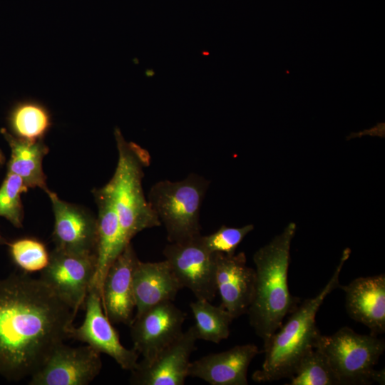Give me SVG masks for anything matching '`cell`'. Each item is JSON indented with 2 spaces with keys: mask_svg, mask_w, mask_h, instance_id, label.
Here are the masks:
<instances>
[{
  "mask_svg": "<svg viewBox=\"0 0 385 385\" xmlns=\"http://www.w3.org/2000/svg\"><path fill=\"white\" fill-rule=\"evenodd\" d=\"M133 282L135 317L160 303L172 302L183 288L166 260L154 262L138 260Z\"/></svg>",
  "mask_w": 385,
  "mask_h": 385,
  "instance_id": "d6986e66",
  "label": "cell"
},
{
  "mask_svg": "<svg viewBox=\"0 0 385 385\" xmlns=\"http://www.w3.org/2000/svg\"><path fill=\"white\" fill-rule=\"evenodd\" d=\"M118 153L115 173L107 183L117 211L125 244L138 232L161 225L143 188V168L150 164L148 152L127 141L118 128L114 130Z\"/></svg>",
  "mask_w": 385,
  "mask_h": 385,
  "instance_id": "277c9868",
  "label": "cell"
},
{
  "mask_svg": "<svg viewBox=\"0 0 385 385\" xmlns=\"http://www.w3.org/2000/svg\"><path fill=\"white\" fill-rule=\"evenodd\" d=\"M185 313L171 301L160 303L134 317L130 327L133 347L143 359L150 361L183 332Z\"/></svg>",
  "mask_w": 385,
  "mask_h": 385,
  "instance_id": "30bf717a",
  "label": "cell"
},
{
  "mask_svg": "<svg viewBox=\"0 0 385 385\" xmlns=\"http://www.w3.org/2000/svg\"><path fill=\"white\" fill-rule=\"evenodd\" d=\"M54 215L52 233L55 248L75 254L96 255L97 218L83 207L46 192Z\"/></svg>",
  "mask_w": 385,
  "mask_h": 385,
  "instance_id": "4fadbf2b",
  "label": "cell"
},
{
  "mask_svg": "<svg viewBox=\"0 0 385 385\" xmlns=\"http://www.w3.org/2000/svg\"><path fill=\"white\" fill-rule=\"evenodd\" d=\"M198 340L195 325L150 361L142 360L130 371L135 385H183L188 377L190 358Z\"/></svg>",
  "mask_w": 385,
  "mask_h": 385,
  "instance_id": "7c38bea8",
  "label": "cell"
},
{
  "mask_svg": "<svg viewBox=\"0 0 385 385\" xmlns=\"http://www.w3.org/2000/svg\"><path fill=\"white\" fill-rule=\"evenodd\" d=\"M96 254L81 255L54 248L40 279L76 313L85 307L96 270Z\"/></svg>",
  "mask_w": 385,
  "mask_h": 385,
  "instance_id": "52a82bcc",
  "label": "cell"
},
{
  "mask_svg": "<svg viewBox=\"0 0 385 385\" xmlns=\"http://www.w3.org/2000/svg\"><path fill=\"white\" fill-rule=\"evenodd\" d=\"M0 131L11 149L7 173L19 176L28 188H38L47 192L49 189L42 165L49 148L43 138L30 140L16 137L4 128Z\"/></svg>",
  "mask_w": 385,
  "mask_h": 385,
  "instance_id": "ffe728a7",
  "label": "cell"
},
{
  "mask_svg": "<svg viewBox=\"0 0 385 385\" xmlns=\"http://www.w3.org/2000/svg\"><path fill=\"white\" fill-rule=\"evenodd\" d=\"M139 259L128 243L113 260L105 276L101 302L111 322L130 325L135 308L133 272Z\"/></svg>",
  "mask_w": 385,
  "mask_h": 385,
  "instance_id": "5bb4252c",
  "label": "cell"
},
{
  "mask_svg": "<svg viewBox=\"0 0 385 385\" xmlns=\"http://www.w3.org/2000/svg\"><path fill=\"white\" fill-rule=\"evenodd\" d=\"M14 263L24 273L43 270L48 264L50 252L34 238H22L8 243Z\"/></svg>",
  "mask_w": 385,
  "mask_h": 385,
  "instance_id": "cb8c5ba5",
  "label": "cell"
},
{
  "mask_svg": "<svg viewBox=\"0 0 385 385\" xmlns=\"http://www.w3.org/2000/svg\"><path fill=\"white\" fill-rule=\"evenodd\" d=\"M6 240L0 234V245L6 244Z\"/></svg>",
  "mask_w": 385,
  "mask_h": 385,
  "instance_id": "83f0119b",
  "label": "cell"
},
{
  "mask_svg": "<svg viewBox=\"0 0 385 385\" xmlns=\"http://www.w3.org/2000/svg\"><path fill=\"white\" fill-rule=\"evenodd\" d=\"M8 121L15 136L30 140L42 139L52 123L48 110L33 100L15 104L10 111Z\"/></svg>",
  "mask_w": 385,
  "mask_h": 385,
  "instance_id": "44dd1931",
  "label": "cell"
},
{
  "mask_svg": "<svg viewBox=\"0 0 385 385\" xmlns=\"http://www.w3.org/2000/svg\"><path fill=\"white\" fill-rule=\"evenodd\" d=\"M289 385H339V379L327 356L312 349L299 360Z\"/></svg>",
  "mask_w": 385,
  "mask_h": 385,
  "instance_id": "603a6c76",
  "label": "cell"
},
{
  "mask_svg": "<svg viewBox=\"0 0 385 385\" xmlns=\"http://www.w3.org/2000/svg\"><path fill=\"white\" fill-rule=\"evenodd\" d=\"M346 294V309L355 321L367 327L371 334L385 332V274L361 277L339 285Z\"/></svg>",
  "mask_w": 385,
  "mask_h": 385,
  "instance_id": "ac0fdd59",
  "label": "cell"
},
{
  "mask_svg": "<svg viewBox=\"0 0 385 385\" xmlns=\"http://www.w3.org/2000/svg\"><path fill=\"white\" fill-rule=\"evenodd\" d=\"M100 353L88 345L73 347L63 343L31 376V385H87L100 373Z\"/></svg>",
  "mask_w": 385,
  "mask_h": 385,
  "instance_id": "8fae6325",
  "label": "cell"
},
{
  "mask_svg": "<svg viewBox=\"0 0 385 385\" xmlns=\"http://www.w3.org/2000/svg\"><path fill=\"white\" fill-rule=\"evenodd\" d=\"M328 359L340 384H384V369L375 370L385 342L373 334H360L348 327L320 335L314 347Z\"/></svg>",
  "mask_w": 385,
  "mask_h": 385,
  "instance_id": "8992f818",
  "label": "cell"
},
{
  "mask_svg": "<svg viewBox=\"0 0 385 385\" xmlns=\"http://www.w3.org/2000/svg\"><path fill=\"white\" fill-rule=\"evenodd\" d=\"M82 324L72 326L69 337L86 343L98 353L112 357L124 370L131 371L138 364V353L123 346L119 335L105 314L98 290L91 287L86 300Z\"/></svg>",
  "mask_w": 385,
  "mask_h": 385,
  "instance_id": "9c48e42d",
  "label": "cell"
},
{
  "mask_svg": "<svg viewBox=\"0 0 385 385\" xmlns=\"http://www.w3.org/2000/svg\"><path fill=\"white\" fill-rule=\"evenodd\" d=\"M210 182L195 173L179 181L155 183L148 202L167 232L170 242H180L200 235V212Z\"/></svg>",
  "mask_w": 385,
  "mask_h": 385,
  "instance_id": "5b68a950",
  "label": "cell"
},
{
  "mask_svg": "<svg viewBox=\"0 0 385 385\" xmlns=\"http://www.w3.org/2000/svg\"><path fill=\"white\" fill-rule=\"evenodd\" d=\"M210 302L197 299L190 303V309L195 320L197 339L218 344L229 337L234 318L221 305L214 306Z\"/></svg>",
  "mask_w": 385,
  "mask_h": 385,
  "instance_id": "7402d4cb",
  "label": "cell"
},
{
  "mask_svg": "<svg viewBox=\"0 0 385 385\" xmlns=\"http://www.w3.org/2000/svg\"><path fill=\"white\" fill-rule=\"evenodd\" d=\"M76 314L40 278L14 273L0 279V375L31 376L69 338Z\"/></svg>",
  "mask_w": 385,
  "mask_h": 385,
  "instance_id": "6da1fadb",
  "label": "cell"
},
{
  "mask_svg": "<svg viewBox=\"0 0 385 385\" xmlns=\"http://www.w3.org/2000/svg\"><path fill=\"white\" fill-rule=\"evenodd\" d=\"M258 353L256 345L246 344L210 354L190 363L188 376L211 385H247L248 367Z\"/></svg>",
  "mask_w": 385,
  "mask_h": 385,
  "instance_id": "2e32d148",
  "label": "cell"
},
{
  "mask_svg": "<svg viewBox=\"0 0 385 385\" xmlns=\"http://www.w3.org/2000/svg\"><path fill=\"white\" fill-rule=\"evenodd\" d=\"M215 281L221 304L234 318L247 314L252 301L255 271L247 265L246 255L215 253Z\"/></svg>",
  "mask_w": 385,
  "mask_h": 385,
  "instance_id": "9a60e30c",
  "label": "cell"
},
{
  "mask_svg": "<svg viewBox=\"0 0 385 385\" xmlns=\"http://www.w3.org/2000/svg\"><path fill=\"white\" fill-rule=\"evenodd\" d=\"M28 188L19 176L11 173H7L0 187V216L18 228L22 227L23 221L21 196Z\"/></svg>",
  "mask_w": 385,
  "mask_h": 385,
  "instance_id": "d4e9b609",
  "label": "cell"
},
{
  "mask_svg": "<svg viewBox=\"0 0 385 385\" xmlns=\"http://www.w3.org/2000/svg\"><path fill=\"white\" fill-rule=\"evenodd\" d=\"M200 236L170 242L163 255L183 288L189 289L197 299L211 302L217 293L215 253L203 245Z\"/></svg>",
  "mask_w": 385,
  "mask_h": 385,
  "instance_id": "ba28073f",
  "label": "cell"
},
{
  "mask_svg": "<svg viewBox=\"0 0 385 385\" xmlns=\"http://www.w3.org/2000/svg\"><path fill=\"white\" fill-rule=\"evenodd\" d=\"M296 229L295 223H289L253 256L255 290L247 314L251 327L264 344L300 303V299L290 293L287 280L290 247Z\"/></svg>",
  "mask_w": 385,
  "mask_h": 385,
  "instance_id": "7a4b0ae2",
  "label": "cell"
},
{
  "mask_svg": "<svg viewBox=\"0 0 385 385\" xmlns=\"http://www.w3.org/2000/svg\"><path fill=\"white\" fill-rule=\"evenodd\" d=\"M253 229L254 225L251 224L241 227L222 225L208 235H201L200 239L210 252L231 255L235 253L239 245Z\"/></svg>",
  "mask_w": 385,
  "mask_h": 385,
  "instance_id": "484cf974",
  "label": "cell"
},
{
  "mask_svg": "<svg viewBox=\"0 0 385 385\" xmlns=\"http://www.w3.org/2000/svg\"><path fill=\"white\" fill-rule=\"evenodd\" d=\"M98 206L96 270L91 287L101 295L106 272L125 244L111 190L107 184L93 191Z\"/></svg>",
  "mask_w": 385,
  "mask_h": 385,
  "instance_id": "e0dca14e",
  "label": "cell"
},
{
  "mask_svg": "<svg viewBox=\"0 0 385 385\" xmlns=\"http://www.w3.org/2000/svg\"><path fill=\"white\" fill-rule=\"evenodd\" d=\"M5 161V156L4 155V153L0 149V168L4 165Z\"/></svg>",
  "mask_w": 385,
  "mask_h": 385,
  "instance_id": "4316f807",
  "label": "cell"
},
{
  "mask_svg": "<svg viewBox=\"0 0 385 385\" xmlns=\"http://www.w3.org/2000/svg\"><path fill=\"white\" fill-rule=\"evenodd\" d=\"M351 253L349 248L342 255L332 277L314 297L303 301L291 313L286 323L264 344L265 359L260 369L252 379L256 382H270L289 378L302 357L321 335L316 324V315L328 294L339 287V275Z\"/></svg>",
  "mask_w": 385,
  "mask_h": 385,
  "instance_id": "3957f363",
  "label": "cell"
}]
</instances>
